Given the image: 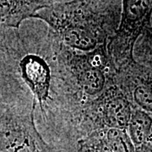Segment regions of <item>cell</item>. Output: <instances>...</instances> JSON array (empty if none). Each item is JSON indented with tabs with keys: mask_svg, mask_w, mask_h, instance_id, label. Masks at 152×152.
Wrapping results in <instances>:
<instances>
[{
	"mask_svg": "<svg viewBox=\"0 0 152 152\" xmlns=\"http://www.w3.org/2000/svg\"><path fill=\"white\" fill-rule=\"evenodd\" d=\"M58 43L47 26L36 23L0 30V44L33 99L40 134L58 151L77 152L83 105L60 59Z\"/></svg>",
	"mask_w": 152,
	"mask_h": 152,
	"instance_id": "cell-1",
	"label": "cell"
},
{
	"mask_svg": "<svg viewBox=\"0 0 152 152\" xmlns=\"http://www.w3.org/2000/svg\"><path fill=\"white\" fill-rule=\"evenodd\" d=\"M122 1H51L32 16L46 24L60 43L78 52L107 45L118 26Z\"/></svg>",
	"mask_w": 152,
	"mask_h": 152,
	"instance_id": "cell-2",
	"label": "cell"
},
{
	"mask_svg": "<svg viewBox=\"0 0 152 152\" xmlns=\"http://www.w3.org/2000/svg\"><path fill=\"white\" fill-rule=\"evenodd\" d=\"M58 54L84 106L115 85L116 70L109 58L107 45L90 52H78L58 43Z\"/></svg>",
	"mask_w": 152,
	"mask_h": 152,
	"instance_id": "cell-3",
	"label": "cell"
},
{
	"mask_svg": "<svg viewBox=\"0 0 152 152\" xmlns=\"http://www.w3.org/2000/svg\"><path fill=\"white\" fill-rule=\"evenodd\" d=\"M0 152H63L46 141L35 123L33 99L0 113Z\"/></svg>",
	"mask_w": 152,
	"mask_h": 152,
	"instance_id": "cell-4",
	"label": "cell"
},
{
	"mask_svg": "<svg viewBox=\"0 0 152 152\" xmlns=\"http://www.w3.org/2000/svg\"><path fill=\"white\" fill-rule=\"evenodd\" d=\"M133 107L119 88L112 86L100 96L83 106L78 126L80 141L101 129L127 130Z\"/></svg>",
	"mask_w": 152,
	"mask_h": 152,
	"instance_id": "cell-5",
	"label": "cell"
},
{
	"mask_svg": "<svg viewBox=\"0 0 152 152\" xmlns=\"http://www.w3.org/2000/svg\"><path fill=\"white\" fill-rule=\"evenodd\" d=\"M152 14V0L122 1L118 26L109 39L107 50L115 70L134 60L135 45Z\"/></svg>",
	"mask_w": 152,
	"mask_h": 152,
	"instance_id": "cell-6",
	"label": "cell"
},
{
	"mask_svg": "<svg viewBox=\"0 0 152 152\" xmlns=\"http://www.w3.org/2000/svg\"><path fill=\"white\" fill-rule=\"evenodd\" d=\"M114 83L134 107L152 114V68L134 59L116 70Z\"/></svg>",
	"mask_w": 152,
	"mask_h": 152,
	"instance_id": "cell-7",
	"label": "cell"
},
{
	"mask_svg": "<svg viewBox=\"0 0 152 152\" xmlns=\"http://www.w3.org/2000/svg\"><path fill=\"white\" fill-rule=\"evenodd\" d=\"M77 152H135L126 130L106 129L93 132L77 144Z\"/></svg>",
	"mask_w": 152,
	"mask_h": 152,
	"instance_id": "cell-8",
	"label": "cell"
},
{
	"mask_svg": "<svg viewBox=\"0 0 152 152\" xmlns=\"http://www.w3.org/2000/svg\"><path fill=\"white\" fill-rule=\"evenodd\" d=\"M50 4L48 0L0 1V30L19 29L23 22Z\"/></svg>",
	"mask_w": 152,
	"mask_h": 152,
	"instance_id": "cell-9",
	"label": "cell"
},
{
	"mask_svg": "<svg viewBox=\"0 0 152 152\" xmlns=\"http://www.w3.org/2000/svg\"><path fill=\"white\" fill-rule=\"evenodd\" d=\"M134 57L139 64L152 68V14L141 37L136 43Z\"/></svg>",
	"mask_w": 152,
	"mask_h": 152,
	"instance_id": "cell-10",
	"label": "cell"
},
{
	"mask_svg": "<svg viewBox=\"0 0 152 152\" xmlns=\"http://www.w3.org/2000/svg\"><path fill=\"white\" fill-rule=\"evenodd\" d=\"M135 152H152V125L141 146L135 150Z\"/></svg>",
	"mask_w": 152,
	"mask_h": 152,
	"instance_id": "cell-11",
	"label": "cell"
}]
</instances>
